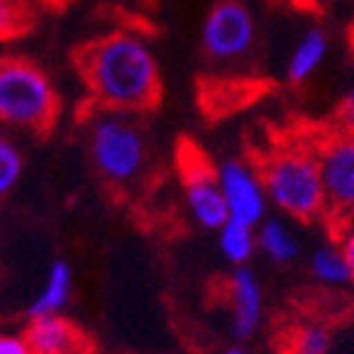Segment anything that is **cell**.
Segmentation results:
<instances>
[{"label": "cell", "instance_id": "ac0fdd59", "mask_svg": "<svg viewBox=\"0 0 354 354\" xmlns=\"http://www.w3.org/2000/svg\"><path fill=\"white\" fill-rule=\"evenodd\" d=\"M30 25V12L23 0H0V40H10L25 32Z\"/></svg>", "mask_w": 354, "mask_h": 354}, {"label": "cell", "instance_id": "8fae6325", "mask_svg": "<svg viewBox=\"0 0 354 354\" xmlns=\"http://www.w3.org/2000/svg\"><path fill=\"white\" fill-rule=\"evenodd\" d=\"M72 295V268L65 260H55L50 266L45 283H42L40 292L35 295V300L28 305V317H48V315H59L65 310V305L70 302Z\"/></svg>", "mask_w": 354, "mask_h": 354}, {"label": "cell", "instance_id": "2e32d148", "mask_svg": "<svg viewBox=\"0 0 354 354\" xmlns=\"http://www.w3.org/2000/svg\"><path fill=\"white\" fill-rule=\"evenodd\" d=\"M25 171L23 151L10 136L0 134V201L12 194V189L20 183Z\"/></svg>", "mask_w": 354, "mask_h": 354}, {"label": "cell", "instance_id": "7c38bea8", "mask_svg": "<svg viewBox=\"0 0 354 354\" xmlns=\"http://www.w3.org/2000/svg\"><path fill=\"white\" fill-rule=\"evenodd\" d=\"M327 50H330V42L327 35L319 28H310L305 35L300 37L292 53L288 59V80L292 84H302L307 82L315 72L322 67L327 57Z\"/></svg>", "mask_w": 354, "mask_h": 354}, {"label": "cell", "instance_id": "9c48e42d", "mask_svg": "<svg viewBox=\"0 0 354 354\" xmlns=\"http://www.w3.org/2000/svg\"><path fill=\"white\" fill-rule=\"evenodd\" d=\"M230 300V335L238 342H245L258 332L263 319V290L253 272L245 266L236 268L228 278Z\"/></svg>", "mask_w": 354, "mask_h": 354}, {"label": "cell", "instance_id": "ffe728a7", "mask_svg": "<svg viewBox=\"0 0 354 354\" xmlns=\"http://www.w3.org/2000/svg\"><path fill=\"white\" fill-rule=\"evenodd\" d=\"M0 354H30L23 335H0Z\"/></svg>", "mask_w": 354, "mask_h": 354}, {"label": "cell", "instance_id": "ba28073f", "mask_svg": "<svg viewBox=\"0 0 354 354\" xmlns=\"http://www.w3.org/2000/svg\"><path fill=\"white\" fill-rule=\"evenodd\" d=\"M216 176H218L228 221L258 228L268 218V206H270L258 169L243 159H225L216 166Z\"/></svg>", "mask_w": 354, "mask_h": 354}, {"label": "cell", "instance_id": "e0dca14e", "mask_svg": "<svg viewBox=\"0 0 354 354\" xmlns=\"http://www.w3.org/2000/svg\"><path fill=\"white\" fill-rule=\"evenodd\" d=\"M330 330L317 322H305L288 339V354H330Z\"/></svg>", "mask_w": 354, "mask_h": 354}, {"label": "cell", "instance_id": "5bb4252c", "mask_svg": "<svg viewBox=\"0 0 354 354\" xmlns=\"http://www.w3.org/2000/svg\"><path fill=\"white\" fill-rule=\"evenodd\" d=\"M307 266H310V275L322 285L342 288V285L352 283V272H349L347 258L339 245H322V248L313 250Z\"/></svg>", "mask_w": 354, "mask_h": 354}, {"label": "cell", "instance_id": "d6986e66", "mask_svg": "<svg viewBox=\"0 0 354 354\" xmlns=\"http://www.w3.org/2000/svg\"><path fill=\"white\" fill-rule=\"evenodd\" d=\"M337 124H339L342 134L354 136V87H349L342 100H339V106H337Z\"/></svg>", "mask_w": 354, "mask_h": 354}, {"label": "cell", "instance_id": "277c9868", "mask_svg": "<svg viewBox=\"0 0 354 354\" xmlns=\"http://www.w3.org/2000/svg\"><path fill=\"white\" fill-rule=\"evenodd\" d=\"M89 159L95 171L114 189H129L149 166V142L129 114L104 112L89 129Z\"/></svg>", "mask_w": 354, "mask_h": 354}, {"label": "cell", "instance_id": "3957f363", "mask_svg": "<svg viewBox=\"0 0 354 354\" xmlns=\"http://www.w3.org/2000/svg\"><path fill=\"white\" fill-rule=\"evenodd\" d=\"M59 112V97L48 72L25 57L0 59V124L45 131Z\"/></svg>", "mask_w": 354, "mask_h": 354}, {"label": "cell", "instance_id": "5b68a950", "mask_svg": "<svg viewBox=\"0 0 354 354\" xmlns=\"http://www.w3.org/2000/svg\"><path fill=\"white\" fill-rule=\"evenodd\" d=\"M258 42L255 15L243 0H218L201 23V50L218 65H233L253 53Z\"/></svg>", "mask_w": 354, "mask_h": 354}, {"label": "cell", "instance_id": "7402d4cb", "mask_svg": "<svg viewBox=\"0 0 354 354\" xmlns=\"http://www.w3.org/2000/svg\"><path fill=\"white\" fill-rule=\"evenodd\" d=\"M223 354H250L248 349H243V347H230V349H225Z\"/></svg>", "mask_w": 354, "mask_h": 354}, {"label": "cell", "instance_id": "7a4b0ae2", "mask_svg": "<svg viewBox=\"0 0 354 354\" xmlns=\"http://www.w3.org/2000/svg\"><path fill=\"white\" fill-rule=\"evenodd\" d=\"M268 203L295 221L327 216L325 189L313 149L280 147L258 166Z\"/></svg>", "mask_w": 354, "mask_h": 354}, {"label": "cell", "instance_id": "44dd1931", "mask_svg": "<svg viewBox=\"0 0 354 354\" xmlns=\"http://www.w3.org/2000/svg\"><path fill=\"white\" fill-rule=\"evenodd\" d=\"M339 248H342L344 258H347V266H349V272H352V283H354V225H349V228L342 233Z\"/></svg>", "mask_w": 354, "mask_h": 354}, {"label": "cell", "instance_id": "6da1fadb", "mask_svg": "<svg viewBox=\"0 0 354 354\" xmlns=\"http://www.w3.org/2000/svg\"><path fill=\"white\" fill-rule=\"evenodd\" d=\"M77 65L104 112L136 114L159 104L161 70L144 37L131 32L97 37L80 50Z\"/></svg>", "mask_w": 354, "mask_h": 354}, {"label": "cell", "instance_id": "4fadbf2b", "mask_svg": "<svg viewBox=\"0 0 354 354\" xmlns=\"http://www.w3.org/2000/svg\"><path fill=\"white\" fill-rule=\"evenodd\" d=\"M255 241H258V248L263 250L270 263H292L300 253V245L295 241V233L285 223L283 218H266L255 230Z\"/></svg>", "mask_w": 354, "mask_h": 354}, {"label": "cell", "instance_id": "52a82bcc", "mask_svg": "<svg viewBox=\"0 0 354 354\" xmlns=\"http://www.w3.org/2000/svg\"><path fill=\"white\" fill-rule=\"evenodd\" d=\"M181 186L191 218L201 228L218 230L228 221L216 166L208 164L203 153L186 151V149L181 151Z\"/></svg>", "mask_w": 354, "mask_h": 354}, {"label": "cell", "instance_id": "30bf717a", "mask_svg": "<svg viewBox=\"0 0 354 354\" xmlns=\"http://www.w3.org/2000/svg\"><path fill=\"white\" fill-rule=\"evenodd\" d=\"M30 354H82V332L62 315L30 319L23 332Z\"/></svg>", "mask_w": 354, "mask_h": 354}, {"label": "cell", "instance_id": "8992f818", "mask_svg": "<svg viewBox=\"0 0 354 354\" xmlns=\"http://www.w3.org/2000/svg\"><path fill=\"white\" fill-rule=\"evenodd\" d=\"M315 159L325 189L327 216L352 218L354 216V136L335 134L315 149Z\"/></svg>", "mask_w": 354, "mask_h": 354}, {"label": "cell", "instance_id": "9a60e30c", "mask_svg": "<svg viewBox=\"0 0 354 354\" xmlns=\"http://www.w3.org/2000/svg\"><path fill=\"white\" fill-rule=\"evenodd\" d=\"M216 233H218V248L228 263L241 268L253 258L255 248H258L255 228H250L245 223H238V221H225Z\"/></svg>", "mask_w": 354, "mask_h": 354}]
</instances>
